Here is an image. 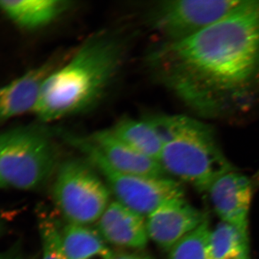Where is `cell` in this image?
I'll return each mask as SVG.
<instances>
[{
  "mask_svg": "<svg viewBox=\"0 0 259 259\" xmlns=\"http://www.w3.org/2000/svg\"><path fill=\"white\" fill-rule=\"evenodd\" d=\"M12 259H21V258H12Z\"/></svg>",
  "mask_w": 259,
  "mask_h": 259,
  "instance_id": "cb8c5ba5",
  "label": "cell"
},
{
  "mask_svg": "<svg viewBox=\"0 0 259 259\" xmlns=\"http://www.w3.org/2000/svg\"><path fill=\"white\" fill-rule=\"evenodd\" d=\"M2 228H3V225H2L1 221H0V233L2 231Z\"/></svg>",
  "mask_w": 259,
  "mask_h": 259,
  "instance_id": "7402d4cb",
  "label": "cell"
},
{
  "mask_svg": "<svg viewBox=\"0 0 259 259\" xmlns=\"http://www.w3.org/2000/svg\"><path fill=\"white\" fill-rule=\"evenodd\" d=\"M207 219V214L191 205L184 197L172 199L147 216L148 238L161 249L169 251Z\"/></svg>",
  "mask_w": 259,
  "mask_h": 259,
  "instance_id": "ba28073f",
  "label": "cell"
},
{
  "mask_svg": "<svg viewBox=\"0 0 259 259\" xmlns=\"http://www.w3.org/2000/svg\"><path fill=\"white\" fill-rule=\"evenodd\" d=\"M2 135H3V132H0V140H1Z\"/></svg>",
  "mask_w": 259,
  "mask_h": 259,
  "instance_id": "603a6c76",
  "label": "cell"
},
{
  "mask_svg": "<svg viewBox=\"0 0 259 259\" xmlns=\"http://www.w3.org/2000/svg\"><path fill=\"white\" fill-rule=\"evenodd\" d=\"M163 141L159 163L170 174L208 192L218 177L236 169L225 156L213 128L182 115L146 116Z\"/></svg>",
  "mask_w": 259,
  "mask_h": 259,
  "instance_id": "3957f363",
  "label": "cell"
},
{
  "mask_svg": "<svg viewBox=\"0 0 259 259\" xmlns=\"http://www.w3.org/2000/svg\"><path fill=\"white\" fill-rule=\"evenodd\" d=\"M66 259H113L112 250L97 230L68 224L62 229Z\"/></svg>",
  "mask_w": 259,
  "mask_h": 259,
  "instance_id": "5bb4252c",
  "label": "cell"
},
{
  "mask_svg": "<svg viewBox=\"0 0 259 259\" xmlns=\"http://www.w3.org/2000/svg\"><path fill=\"white\" fill-rule=\"evenodd\" d=\"M209 219L179 241L168 251V259H211Z\"/></svg>",
  "mask_w": 259,
  "mask_h": 259,
  "instance_id": "e0dca14e",
  "label": "cell"
},
{
  "mask_svg": "<svg viewBox=\"0 0 259 259\" xmlns=\"http://www.w3.org/2000/svg\"><path fill=\"white\" fill-rule=\"evenodd\" d=\"M110 129L126 144L159 162L163 143L156 130L146 117L141 120L125 117Z\"/></svg>",
  "mask_w": 259,
  "mask_h": 259,
  "instance_id": "9a60e30c",
  "label": "cell"
},
{
  "mask_svg": "<svg viewBox=\"0 0 259 259\" xmlns=\"http://www.w3.org/2000/svg\"><path fill=\"white\" fill-rule=\"evenodd\" d=\"M96 223L97 232L110 244L139 250L148 244L144 216L117 201L109 204Z\"/></svg>",
  "mask_w": 259,
  "mask_h": 259,
  "instance_id": "8fae6325",
  "label": "cell"
},
{
  "mask_svg": "<svg viewBox=\"0 0 259 259\" xmlns=\"http://www.w3.org/2000/svg\"><path fill=\"white\" fill-rule=\"evenodd\" d=\"M253 184L236 170L218 177L209 187L208 193L218 216L248 237V214Z\"/></svg>",
  "mask_w": 259,
  "mask_h": 259,
  "instance_id": "9c48e42d",
  "label": "cell"
},
{
  "mask_svg": "<svg viewBox=\"0 0 259 259\" xmlns=\"http://www.w3.org/2000/svg\"><path fill=\"white\" fill-rule=\"evenodd\" d=\"M88 138L109 164L117 171L140 176L164 177V170L159 162L126 144L111 129L100 130Z\"/></svg>",
  "mask_w": 259,
  "mask_h": 259,
  "instance_id": "7c38bea8",
  "label": "cell"
},
{
  "mask_svg": "<svg viewBox=\"0 0 259 259\" xmlns=\"http://www.w3.org/2000/svg\"><path fill=\"white\" fill-rule=\"evenodd\" d=\"M57 164V151L47 129L28 126L3 132L0 177L3 187L33 190L50 178Z\"/></svg>",
  "mask_w": 259,
  "mask_h": 259,
  "instance_id": "277c9868",
  "label": "cell"
},
{
  "mask_svg": "<svg viewBox=\"0 0 259 259\" xmlns=\"http://www.w3.org/2000/svg\"><path fill=\"white\" fill-rule=\"evenodd\" d=\"M248 0H164L150 10L148 23L164 41L197 35L231 16Z\"/></svg>",
  "mask_w": 259,
  "mask_h": 259,
  "instance_id": "52a82bcc",
  "label": "cell"
},
{
  "mask_svg": "<svg viewBox=\"0 0 259 259\" xmlns=\"http://www.w3.org/2000/svg\"><path fill=\"white\" fill-rule=\"evenodd\" d=\"M113 259H153L148 255L140 253H125L114 255Z\"/></svg>",
  "mask_w": 259,
  "mask_h": 259,
  "instance_id": "d6986e66",
  "label": "cell"
},
{
  "mask_svg": "<svg viewBox=\"0 0 259 259\" xmlns=\"http://www.w3.org/2000/svg\"><path fill=\"white\" fill-rule=\"evenodd\" d=\"M53 58L0 86V125L17 116L33 112L42 85L60 64Z\"/></svg>",
  "mask_w": 259,
  "mask_h": 259,
  "instance_id": "30bf717a",
  "label": "cell"
},
{
  "mask_svg": "<svg viewBox=\"0 0 259 259\" xmlns=\"http://www.w3.org/2000/svg\"><path fill=\"white\" fill-rule=\"evenodd\" d=\"M248 237L227 223L218 224L211 231V259H250Z\"/></svg>",
  "mask_w": 259,
  "mask_h": 259,
  "instance_id": "2e32d148",
  "label": "cell"
},
{
  "mask_svg": "<svg viewBox=\"0 0 259 259\" xmlns=\"http://www.w3.org/2000/svg\"><path fill=\"white\" fill-rule=\"evenodd\" d=\"M42 243V259H66L62 230L54 214L44 213L39 218Z\"/></svg>",
  "mask_w": 259,
  "mask_h": 259,
  "instance_id": "ac0fdd59",
  "label": "cell"
},
{
  "mask_svg": "<svg viewBox=\"0 0 259 259\" xmlns=\"http://www.w3.org/2000/svg\"><path fill=\"white\" fill-rule=\"evenodd\" d=\"M61 135L97 167L106 179L117 202L144 217H147L168 201L185 196L182 186L177 181L164 177L121 173L109 164L89 138L69 132H61Z\"/></svg>",
  "mask_w": 259,
  "mask_h": 259,
  "instance_id": "5b68a950",
  "label": "cell"
},
{
  "mask_svg": "<svg viewBox=\"0 0 259 259\" xmlns=\"http://www.w3.org/2000/svg\"><path fill=\"white\" fill-rule=\"evenodd\" d=\"M53 197L69 224L87 226L97 223L105 212L110 192L86 162L69 159L59 166Z\"/></svg>",
  "mask_w": 259,
  "mask_h": 259,
  "instance_id": "8992f818",
  "label": "cell"
},
{
  "mask_svg": "<svg viewBox=\"0 0 259 259\" xmlns=\"http://www.w3.org/2000/svg\"><path fill=\"white\" fill-rule=\"evenodd\" d=\"M148 60L158 81L201 117L248 113L259 105V0L197 35L161 42Z\"/></svg>",
  "mask_w": 259,
  "mask_h": 259,
  "instance_id": "6da1fadb",
  "label": "cell"
},
{
  "mask_svg": "<svg viewBox=\"0 0 259 259\" xmlns=\"http://www.w3.org/2000/svg\"><path fill=\"white\" fill-rule=\"evenodd\" d=\"M253 183L255 186H259V170L253 176Z\"/></svg>",
  "mask_w": 259,
  "mask_h": 259,
  "instance_id": "ffe728a7",
  "label": "cell"
},
{
  "mask_svg": "<svg viewBox=\"0 0 259 259\" xmlns=\"http://www.w3.org/2000/svg\"><path fill=\"white\" fill-rule=\"evenodd\" d=\"M3 187V182H2L1 177H0V187Z\"/></svg>",
  "mask_w": 259,
  "mask_h": 259,
  "instance_id": "44dd1931",
  "label": "cell"
},
{
  "mask_svg": "<svg viewBox=\"0 0 259 259\" xmlns=\"http://www.w3.org/2000/svg\"><path fill=\"white\" fill-rule=\"evenodd\" d=\"M125 49L124 40L115 34L102 32L90 37L49 75L32 113L49 122L93 108L118 74Z\"/></svg>",
  "mask_w": 259,
  "mask_h": 259,
  "instance_id": "7a4b0ae2",
  "label": "cell"
},
{
  "mask_svg": "<svg viewBox=\"0 0 259 259\" xmlns=\"http://www.w3.org/2000/svg\"><path fill=\"white\" fill-rule=\"evenodd\" d=\"M71 8V2L65 0H0V11L27 30L48 26Z\"/></svg>",
  "mask_w": 259,
  "mask_h": 259,
  "instance_id": "4fadbf2b",
  "label": "cell"
}]
</instances>
